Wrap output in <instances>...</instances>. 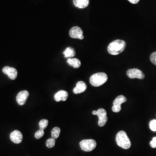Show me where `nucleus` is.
Returning <instances> with one entry per match:
<instances>
[{
  "instance_id": "nucleus-16",
  "label": "nucleus",
  "mask_w": 156,
  "mask_h": 156,
  "mask_svg": "<svg viewBox=\"0 0 156 156\" xmlns=\"http://www.w3.org/2000/svg\"><path fill=\"white\" fill-rule=\"evenodd\" d=\"M63 54L66 58H73L75 55V51L71 47H68L63 52Z\"/></svg>"
},
{
  "instance_id": "nucleus-13",
  "label": "nucleus",
  "mask_w": 156,
  "mask_h": 156,
  "mask_svg": "<svg viewBox=\"0 0 156 156\" xmlns=\"http://www.w3.org/2000/svg\"><path fill=\"white\" fill-rule=\"evenodd\" d=\"M68 97V93L65 90H60L55 95V100L57 102L66 101Z\"/></svg>"
},
{
  "instance_id": "nucleus-14",
  "label": "nucleus",
  "mask_w": 156,
  "mask_h": 156,
  "mask_svg": "<svg viewBox=\"0 0 156 156\" xmlns=\"http://www.w3.org/2000/svg\"><path fill=\"white\" fill-rule=\"evenodd\" d=\"M74 5L80 9L86 8L89 4V0H73Z\"/></svg>"
},
{
  "instance_id": "nucleus-24",
  "label": "nucleus",
  "mask_w": 156,
  "mask_h": 156,
  "mask_svg": "<svg viewBox=\"0 0 156 156\" xmlns=\"http://www.w3.org/2000/svg\"><path fill=\"white\" fill-rule=\"evenodd\" d=\"M128 1L133 4H136L140 2V0H128Z\"/></svg>"
},
{
  "instance_id": "nucleus-5",
  "label": "nucleus",
  "mask_w": 156,
  "mask_h": 156,
  "mask_svg": "<svg viewBox=\"0 0 156 156\" xmlns=\"http://www.w3.org/2000/svg\"><path fill=\"white\" fill-rule=\"evenodd\" d=\"M126 101L127 99L126 97H124V95H121L117 97L113 102V106L112 108V111L115 113H118L122 109L121 105L123 103L126 102Z\"/></svg>"
},
{
  "instance_id": "nucleus-9",
  "label": "nucleus",
  "mask_w": 156,
  "mask_h": 156,
  "mask_svg": "<svg viewBox=\"0 0 156 156\" xmlns=\"http://www.w3.org/2000/svg\"><path fill=\"white\" fill-rule=\"evenodd\" d=\"M2 72L6 74L11 80H15L17 78V71L15 68L6 66L3 68Z\"/></svg>"
},
{
  "instance_id": "nucleus-4",
  "label": "nucleus",
  "mask_w": 156,
  "mask_h": 156,
  "mask_svg": "<svg viewBox=\"0 0 156 156\" xmlns=\"http://www.w3.org/2000/svg\"><path fill=\"white\" fill-rule=\"evenodd\" d=\"M80 147L82 151H93L96 147L97 143L94 140H82L80 144Z\"/></svg>"
},
{
  "instance_id": "nucleus-15",
  "label": "nucleus",
  "mask_w": 156,
  "mask_h": 156,
  "mask_svg": "<svg viewBox=\"0 0 156 156\" xmlns=\"http://www.w3.org/2000/svg\"><path fill=\"white\" fill-rule=\"evenodd\" d=\"M67 63L74 68H78L81 66L80 61L76 58H69L67 60Z\"/></svg>"
},
{
  "instance_id": "nucleus-18",
  "label": "nucleus",
  "mask_w": 156,
  "mask_h": 156,
  "mask_svg": "<svg viewBox=\"0 0 156 156\" xmlns=\"http://www.w3.org/2000/svg\"><path fill=\"white\" fill-rule=\"evenodd\" d=\"M55 144H56L55 139L51 138L46 140V145L48 148H52L55 146Z\"/></svg>"
},
{
  "instance_id": "nucleus-3",
  "label": "nucleus",
  "mask_w": 156,
  "mask_h": 156,
  "mask_svg": "<svg viewBox=\"0 0 156 156\" xmlns=\"http://www.w3.org/2000/svg\"><path fill=\"white\" fill-rule=\"evenodd\" d=\"M108 80V76L105 73H94L90 78V84L94 87H99L104 84Z\"/></svg>"
},
{
  "instance_id": "nucleus-21",
  "label": "nucleus",
  "mask_w": 156,
  "mask_h": 156,
  "mask_svg": "<svg viewBox=\"0 0 156 156\" xmlns=\"http://www.w3.org/2000/svg\"><path fill=\"white\" fill-rule=\"evenodd\" d=\"M44 135V129H40L39 130H38V131H37L35 134V137L36 139L38 140L41 138Z\"/></svg>"
},
{
  "instance_id": "nucleus-2",
  "label": "nucleus",
  "mask_w": 156,
  "mask_h": 156,
  "mask_svg": "<svg viewBox=\"0 0 156 156\" xmlns=\"http://www.w3.org/2000/svg\"><path fill=\"white\" fill-rule=\"evenodd\" d=\"M117 145L124 149H128L131 146V143L126 133L124 131H119L116 136Z\"/></svg>"
},
{
  "instance_id": "nucleus-23",
  "label": "nucleus",
  "mask_w": 156,
  "mask_h": 156,
  "mask_svg": "<svg viewBox=\"0 0 156 156\" xmlns=\"http://www.w3.org/2000/svg\"><path fill=\"white\" fill-rule=\"evenodd\" d=\"M150 145L152 148H156V137L153 138L150 142Z\"/></svg>"
},
{
  "instance_id": "nucleus-17",
  "label": "nucleus",
  "mask_w": 156,
  "mask_h": 156,
  "mask_svg": "<svg viewBox=\"0 0 156 156\" xmlns=\"http://www.w3.org/2000/svg\"><path fill=\"white\" fill-rule=\"evenodd\" d=\"M60 132H61V129L59 127H56L55 128H53V129L51 130V138H54V139H57L58 138L60 134Z\"/></svg>"
},
{
  "instance_id": "nucleus-6",
  "label": "nucleus",
  "mask_w": 156,
  "mask_h": 156,
  "mask_svg": "<svg viewBox=\"0 0 156 156\" xmlns=\"http://www.w3.org/2000/svg\"><path fill=\"white\" fill-rule=\"evenodd\" d=\"M127 75L128 78L130 79H143L145 78V75L142 73V71H140L136 68L133 69H129L127 72Z\"/></svg>"
},
{
  "instance_id": "nucleus-25",
  "label": "nucleus",
  "mask_w": 156,
  "mask_h": 156,
  "mask_svg": "<svg viewBox=\"0 0 156 156\" xmlns=\"http://www.w3.org/2000/svg\"><path fill=\"white\" fill-rule=\"evenodd\" d=\"M92 114L93 115H97V111H93L92 112Z\"/></svg>"
},
{
  "instance_id": "nucleus-12",
  "label": "nucleus",
  "mask_w": 156,
  "mask_h": 156,
  "mask_svg": "<svg viewBox=\"0 0 156 156\" xmlns=\"http://www.w3.org/2000/svg\"><path fill=\"white\" fill-rule=\"evenodd\" d=\"M87 89V85L83 81H79L76 83V87L73 90V92L76 94H80L83 93Z\"/></svg>"
},
{
  "instance_id": "nucleus-8",
  "label": "nucleus",
  "mask_w": 156,
  "mask_h": 156,
  "mask_svg": "<svg viewBox=\"0 0 156 156\" xmlns=\"http://www.w3.org/2000/svg\"><path fill=\"white\" fill-rule=\"evenodd\" d=\"M69 35L72 38L74 39H83L84 38L83 31L78 26L73 27L69 31Z\"/></svg>"
},
{
  "instance_id": "nucleus-10",
  "label": "nucleus",
  "mask_w": 156,
  "mask_h": 156,
  "mask_svg": "<svg viewBox=\"0 0 156 156\" xmlns=\"http://www.w3.org/2000/svg\"><path fill=\"white\" fill-rule=\"evenodd\" d=\"M29 95V93L27 90H23L19 92L16 96V101L19 105H23L26 103Z\"/></svg>"
},
{
  "instance_id": "nucleus-19",
  "label": "nucleus",
  "mask_w": 156,
  "mask_h": 156,
  "mask_svg": "<svg viewBox=\"0 0 156 156\" xmlns=\"http://www.w3.org/2000/svg\"><path fill=\"white\" fill-rule=\"evenodd\" d=\"M48 120L46 119H42L41 120L39 123V127L40 129H44L45 128L47 127L48 125Z\"/></svg>"
},
{
  "instance_id": "nucleus-11",
  "label": "nucleus",
  "mask_w": 156,
  "mask_h": 156,
  "mask_svg": "<svg viewBox=\"0 0 156 156\" xmlns=\"http://www.w3.org/2000/svg\"><path fill=\"white\" fill-rule=\"evenodd\" d=\"M10 139L13 143L19 144L22 142L23 140V135L22 133L18 130L12 131L10 134Z\"/></svg>"
},
{
  "instance_id": "nucleus-22",
  "label": "nucleus",
  "mask_w": 156,
  "mask_h": 156,
  "mask_svg": "<svg viewBox=\"0 0 156 156\" xmlns=\"http://www.w3.org/2000/svg\"><path fill=\"white\" fill-rule=\"evenodd\" d=\"M150 60L151 62L154 64L156 66V51L153 52L150 57Z\"/></svg>"
},
{
  "instance_id": "nucleus-1",
  "label": "nucleus",
  "mask_w": 156,
  "mask_h": 156,
  "mask_svg": "<svg viewBox=\"0 0 156 156\" xmlns=\"http://www.w3.org/2000/svg\"><path fill=\"white\" fill-rule=\"evenodd\" d=\"M126 44L125 41L120 39L115 40L108 45V51L109 54L113 56L118 55L122 53L126 48Z\"/></svg>"
},
{
  "instance_id": "nucleus-7",
  "label": "nucleus",
  "mask_w": 156,
  "mask_h": 156,
  "mask_svg": "<svg viewBox=\"0 0 156 156\" xmlns=\"http://www.w3.org/2000/svg\"><path fill=\"white\" fill-rule=\"evenodd\" d=\"M97 115L98 117V126L100 127H103L105 125L107 121H108V117H107V113L106 112L103 108H100L97 111Z\"/></svg>"
},
{
  "instance_id": "nucleus-20",
  "label": "nucleus",
  "mask_w": 156,
  "mask_h": 156,
  "mask_svg": "<svg viewBox=\"0 0 156 156\" xmlns=\"http://www.w3.org/2000/svg\"><path fill=\"white\" fill-rule=\"evenodd\" d=\"M149 128L151 131L156 132V119L151 120L149 123Z\"/></svg>"
}]
</instances>
